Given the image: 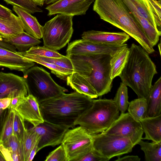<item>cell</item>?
I'll return each mask as SVG.
<instances>
[{"mask_svg": "<svg viewBox=\"0 0 161 161\" xmlns=\"http://www.w3.org/2000/svg\"><path fill=\"white\" fill-rule=\"evenodd\" d=\"M93 99L76 91L39 102L45 120L69 129L92 105Z\"/></svg>", "mask_w": 161, "mask_h": 161, "instance_id": "obj_1", "label": "cell"}, {"mask_svg": "<svg viewBox=\"0 0 161 161\" xmlns=\"http://www.w3.org/2000/svg\"><path fill=\"white\" fill-rule=\"evenodd\" d=\"M157 73L156 66L149 53L140 45L132 43L125 65L119 76L122 82L131 88L138 97L146 98Z\"/></svg>", "mask_w": 161, "mask_h": 161, "instance_id": "obj_2", "label": "cell"}, {"mask_svg": "<svg viewBox=\"0 0 161 161\" xmlns=\"http://www.w3.org/2000/svg\"><path fill=\"white\" fill-rule=\"evenodd\" d=\"M93 9L101 19L135 39L149 54L154 52L153 46L122 0H95Z\"/></svg>", "mask_w": 161, "mask_h": 161, "instance_id": "obj_3", "label": "cell"}, {"mask_svg": "<svg viewBox=\"0 0 161 161\" xmlns=\"http://www.w3.org/2000/svg\"><path fill=\"white\" fill-rule=\"evenodd\" d=\"M119 111L113 99H93L92 106L77 119L79 125L91 135L103 132L118 118Z\"/></svg>", "mask_w": 161, "mask_h": 161, "instance_id": "obj_4", "label": "cell"}, {"mask_svg": "<svg viewBox=\"0 0 161 161\" xmlns=\"http://www.w3.org/2000/svg\"><path fill=\"white\" fill-rule=\"evenodd\" d=\"M28 94L35 97L39 102L57 96L68 92L56 83L50 74L41 67L33 66L23 73Z\"/></svg>", "mask_w": 161, "mask_h": 161, "instance_id": "obj_5", "label": "cell"}, {"mask_svg": "<svg viewBox=\"0 0 161 161\" xmlns=\"http://www.w3.org/2000/svg\"><path fill=\"white\" fill-rule=\"evenodd\" d=\"M73 17L59 14L47 22L42 28L44 46L55 51L64 47L73 32Z\"/></svg>", "mask_w": 161, "mask_h": 161, "instance_id": "obj_6", "label": "cell"}, {"mask_svg": "<svg viewBox=\"0 0 161 161\" xmlns=\"http://www.w3.org/2000/svg\"><path fill=\"white\" fill-rule=\"evenodd\" d=\"M93 135L79 126L68 129L61 144L64 148L67 161H77L92 148Z\"/></svg>", "mask_w": 161, "mask_h": 161, "instance_id": "obj_7", "label": "cell"}, {"mask_svg": "<svg viewBox=\"0 0 161 161\" xmlns=\"http://www.w3.org/2000/svg\"><path fill=\"white\" fill-rule=\"evenodd\" d=\"M111 57L107 54L95 55L91 74L88 76L84 77L94 89L98 97L109 92L112 87L113 80L110 78Z\"/></svg>", "mask_w": 161, "mask_h": 161, "instance_id": "obj_8", "label": "cell"}, {"mask_svg": "<svg viewBox=\"0 0 161 161\" xmlns=\"http://www.w3.org/2000/svg\"><path fill=\"white\" fill-rule=\"evenodd\" d=\"M135 146L129 139L103 132L93 135V147L109 159L131 152Z\"/></svg>", "mask_w": 161, "mask_h": 161, "instance_id": "obj_9", "label": "cell"}, {"mask_svg": "<svg viewBox=\"0 0 161 161\" xmlns=\"http://www.w3.org/2000/svg\"><path fill=\"white\" fill-rule=\"evenodd\" d=\"M103 132L128 139L134 146L142 139L143 133L140 122L135 120L128 112L121 113L111 125Z\"/></svg>", "mask_w": 161, "mask_h": 161, "instance_id": "obj_10", "label": "cell"}, {"mask_svg": "<svg viewBox=\"0 0 161 161\" xmlns=\"http://www.w3.org/2000/svg\"><path fill=\"white\" fill-rule=\"evenodd\" d=\"M127 46V45L125 43L120 45H103L82 39L68 44L66 55L107 54L112 56L121 49Z\"/></svg>", "mask_w": 161, "mask_h": 161, "instance_id": "obj_11", "label": "cell"}, {"mask_svg": "<svg viewBox=\"0 0 161 161\" xmlns=\"http://www.w3.org/2000/svg\"><path fill=\"white\" fill-rule=\"evenodd\" d=\"M32 128L40 136L38 152L46 147H54L61 144L65 133L69 129L45 120Z\"/></svg>", "mask_w": 161, "mask_h": 161, "instance_id": "obj_12", "label": "cell"}, {"mask_svg": "<svg viewBox=\"0 0 161 161\" xmlns=\"http://www.w3.org/2000/svg\"><path fill=\"white\" fill-rule=\"evenodd\" d=\"M28 95V87L23 77L12 73L0 72V98L12 99Z\"/></svg>", "mask_w": 161, "mask_h": 161, "instance_id": "obj_13", "label": "cell"}, {"mask_svg": "<svg viewBox=\"0 0 161 161\" xmlns=\"http://www.w3.org/2000/svg\"><path fill=\"white\" fill-rule=\"evenodd\" d=\"M95 0H60L45 8L48 16L57 14L70 16L85 14Z\"/></svg>", "mask_w": 161, "mask_h": 161, "instance_id": "obj_14", "label": "cell"}, {"mask_svg": "<svg viewBox=\"0 0 161 161\" xmlns=\"http://www.w3.org/2000/svg\"><path fill=\"white\" fill-rule=\"evenodd\" d=\"M24 119L35 126L44 120L40 110L39 101L33 95L29 94L24 97L15 110Z\"/></svg>", "mask_w": 161, "mask_h": 161, "instance_id": "obj_15", "label": "cell"}, {"mask_svg": "<svg viewBox=\"0 0 161 161\" xmlns=\"http://www.w3.org/2000/svg\"><path fill=\"white\" fill-rule=\"evenodd\" d=\"M81 38L94 43L108 45L125 43L130 36L125 32H109L92 30L84 32Z\"/></svg>", "mask_w": 161, "mask_h": 161, "instance_id": "obj_16", "label": "cell"}, {"mask_svg": "<svg viewBox=\"0 0 161 161\" xmlns=\"http://www.w3.org/2000/svg\"><path fill=\"white\" fill-rule=\"evenodd\" d=\"M35 64L34 62L19 55L17 51L13 52L0 47V66L24 73Z\"/></svg>", "mask_w": 161, "mask_h": 161, "instance_id": "obj_17", "label": "cell"}, {"mask_svg": "<svg viewBox=\"0 0 161 161\" xmlns=\"http://www.w3.org/2000/svg\"><path fill=\"white\" fill-rule=\"evenodd\" d=\"M13 10L18 15L23 24L24 30L39 39L42 38V28L36 17L21 8L13 6Z\"/></svg>", "mask_w": 161, "mask_h": 161, "instance_id": "obj_18", "label": "cell"}, {"mask_svg": "<svg viewBox=\"0 0 161 161\" xmlns=\"http://www.w3.org/2000/svg\"><path fill=\"white\" fill-rule=\"evenodd\" d=\"M67 84L76 92L92 98L98 97L97 93L88 80L77 72H74L67 79Z\"/></svg>", "mask_w": 161, "mask_h": 161, "instance_id": "obj_19", "label": "cell"}, {"mask_svg": "<svg viewBox=\"0 0 161 161\" xmlns=\"http://www.w3.org/2000/svg\"><path fill=\"white\" fill-rule=\"evenodd\" d=\"M147 100L146 117H154L161 114V77L152 85L146 98Z\"/></svg>", "mask_w": 161, "mask_h": 161, "instance_id": "obj_20", "label": "cell"}, {"mask_svg": "<svg viewBox=\"0 0 161 161\" xmlns=\"http://www.w3.org/2000/svg\"><path fill=\"white\" fill-rule=\"evenodd\" d=\"M140 122L145 134L142 139L161 142V114L154 117H146Z\"/></svg>", "mask_w": 161, "mask_h": 161, "instance_id": "obj_21", "label": "cell"}, {"mask_svg": "<svg viewBox=\"0 0 161 161\" xmlns=\"http://www.w3.org/2000/svg\"><path fill=\"white\" fill-rule=\"evenodd\" d=\"M131 12H135L147 19L158 29L151 9V3L153 0H122Z\"/></svg>", "mask_w": 161, "mask_h": 161, "instance_id": "obj_22", "label": "cell"}, {"mask_svg": "<svg viewBox=\"0 0 161 161\" xmlns=\"http://www.w3.org/2000/svg\"><path fill=\"white\" fill-rule=\"evenodd\" d=\"M96 55H68L66 56L70 60L74 72L84 77L90 76L93 68V61Z\"/></svg>", "mask_w": 161, "mask_h": 161, "instance_id": "obj_23", "label": "cell"}, {"mask_svg": "<svg viewBox=\"0 0 161 161\" xmlns=\"http://www.w3.org/2000/svg\"><path fill=\"white\" fill-rule=\"evenodd\" d=\"M24 31L22 22L14 14L8 19L0 17V36L4 39L14 36Z\"/></svg>", "mask_w": 161, "mask_h": 161, "instance_id": "obj_24", "label": "cell"}, {"mask_svg": "<svg viewBox=\"0 0 161 161\" xmlns=\"http://www.w3.org/2000/svg\"><path fill=\"white\" fill-rule=\"evenodd\" d=\"M4 40L15 47L18 52H25L31 47L41 42L39 39L24 31L14 36Z\"/></svg>", "mask_w": 161, "mask_h": 161, "instance_id": "obj_25", "label": "cell"}, {"mask_svg": "<svg viewBox=\"0 0 161 161\" xmlns=\"http://www.w3.org/2000/svg\"><path fill=\"white\" fill-rule=\"evenodd\" d=\"M129 53L128 46L123 48L111 56L110 60L111 79L119 76L125 67Z\"/></svg>", "mask_w": 161, "mask_h": 161, "instance_id": "obj_26", "label": "cell"}, {"mask_svg": "<svg viewBox=\"0 0 161 161\" xmlns=\"http://www.w3.org/2000/svg\"><path fill=\"white\" fill-rule=\"evenodd\" d=\"M17 53L19 55L27 59L48 68L51 70L52 73L58 77L64 80H66L68 76L73 71L72 70L64 68L55 64L44 61L35 55L26 53L24 52H20L18 51Z\"/></svg>", "mask_w": 161, "mask_h": 161, "instance_id": "obj_27", "label": "cell"}, {"mask_svg": "<svg viewBox=\"0 0 161 161\" xmlns=\"http://www.w3.org/2000/svg\"><path fill=\"white\" fill-rule=\"evenodd\" d=\"M145 35L154 47L158 43L161 31L155 27L146 19L135 12H131Z\"/></svg>", "mask_w": 161, "mask_h": 161, "instance_id": "obj_28", "label": "cell"}, {"mask_svg": "<svg viewBox=\"0 0 161 161\" xmlns=\"http://www.w3.org/2000/svg\"><path fill=\"white\" fill-rule=\"evenodd\" d=\"M144 152L146 161H161V142H149L141 140L138 143Z\"/></svg>", "mask_w": 161, "mask_h": 161, "instance_id": "obj_29", "label": "cell"}, {"mask_svg": "<svg viewBox=\"0 0 161 161\" xmlns=\"http://www.w3.org/2000/svg\"><path fill=\"white\" fill-rule=\"evenodd\" d=\"M128 113L136 121L140 122L146 117L147 100L145 98H138L129 102Z\"/></svg>", "mask_w": 161, "mask_h": 161, "instance_id": "obj_30", "label": "cell"}, {"mask_svg": "<svg viewBox=\"0 0 161 161\" xmlns=\"http://www.w3.org/2000/svg\"><path fill=\"white\" fill-rule=\"evenodd\" d=\"M121 113H124L127 109L129 102L127 86L121 82L113 99Z\"/></svg>", "mask_w": 161, "mask_h": 161, "instance_id": "obj_31", "label": "cell"}, {"mask_svg": "<svg viewBox=\"0 0 161 161\" xmlns=\"http://www.w3.org/2000/svg\"><path fill=\"white\" fill-rule=\"evenodd\" d=\"M40 137L32 128L27 130L23 144L24 161H28L30 153Z\"/></svg>", "mask_w": 161, "mask_h": 161, "instance_id": "obj_32", "label": "cell"}, {"mask_svg": "<svg viewBox=\"0 0 161 161\" xmlns=\"http://www.w3.org/2000/svg\"><path fill=\"white\" fill-rule=\"evenodd\" d=\"M27 130L25 125L24 119L14 110L13 134L17 137L23 146Z\"/></svg>", "mask_w": 161, "mask_h": 161, "instance_id": "obj_33", "label": "cell"}, {"mask_svg": "<svg viewBox=\"0 0 161 161\" xmlns=\"http://www.w3.org/2000/svg\"><path fill=\"white\" fill-rule=\"evenodd\" d=\"M7 4L19 7L30 14L42 12L43 11L32 0H3Z\"/></svg>", "mask_w": 161, "mask_h": 161, "instance_id": "obj_34", "label": "cell"}, {"mask_svg": "<svg viewBox=\"0 0 161 161\" xmlns=\"http://www.w3.org/2000/svg\"><path fill=\"white\" fill-rule=\"evenodd\" d=\"M24 52L29 54L48 58H59L64 56L59 53L57 51L50 49L44 46H33Z\"/></svg>", "mask_w": 161, "mask_h": 161, "instance_id": "obj_35", "label": "cell"}, {"mask_svg": "<svg viewBox=\"0 0 161 161\" xmlns=\"http://www.w3.org/2000/svg\"><path fill=\"white\" fill-rule=\"evenodd\" d=\"M1 144L8 149L10 153H17L21 161H24L23 146L14 134L8 137Z\"/></svg>", "mask_w": 161, "mask_h": 161, "instance_id": "obj_36", "label": "cell"}, {"mask_svg": "<svg viewBox=\"0 0 161 161\" xmlns=\"http://www.w3.org/2000/svg\"><path fill=\"white\" fill-rule=\"evenodd\" d=\"M37 57L45 62L55 64L61 67L71 70H73L71 62L66 56L61 58H53L42 57L35 55Z\"/></svg>", "mask_w": 161, "mask_h": 161, "instance_id": "obj_37", "label": "cell"}, {"mask_svg": "<svg viewBox=\"0 0 161 161\" xmlns=\"http://www.w3.org/2000/svg\"><path fill=\"white\" fill-rule=\"evenodd\" d=\"M45 161H67L66 153L62 144L51 152Z\"/></svg>", "mask_w": 161, "mask_h": 161, "instance_id": "obj_38", "label": "cell"}, {"mask_svg": "<svg viewBox=\"0 0 161 161\" xmlns=\"http://www.w3.org/2000/svg\"><path fill=\"white\" fill-rule=\"evenodd\" d=\"M14 110H10L5 123L0 143H2L13 134V122Z\"/></svg>", "mask_w": 161, "mask_h": 161, "instance_id": "obj_39", "label": "cell"}, {"mask_svg": "<svg viewBox=\"0 0 161 161\" xmlns=\"http://www.w3.org/2000/svg\"><path fill=\"white\" fill-rule=\"evenodd\" d=\"M109 159L93 147L77 161H108Z\"/></svg>", "mask_w": 161, "mask_h": 161, "instance_id": "obj_40", "label": "cell"}, {"mask_svg": "<svg viewBox=\"0 0 161 161\" xmlns=\"http://www.w3.org/2000/svg\"><path fill=\"white\" fill-rule=\"evenodd\" d=\"M10 110L8 108L0 109V143L4 127Z\"/></svg>", "mask_w": 161, "mask_h": 161, "instance_id": "obj_41", "label": "cell"}, {"mask_svg": "<svg viewBox=\"0 0 161 161\" xmlns=\"http://www.w3.org/2000/svg\"><path fill=\"white\" fill-rule=\"evenodd\" d=\"M14 14L10 9L0 4V17L8 19Z\"/></svg>", "mask_w": 161, "mask_h": 161, "instance_id": "obj_42", "label": "cell"}, {"mask_svg": "<svg viewBox=\"0 0 161 161\" xmlns=\"http://www.w3.org/2000/svg\"><path fill=\"white\" fill-rule=\"evenodd\" d=\"M25 97L19 96L12 98L8 108L10 110H15Z\"/></svg>", "mask_w": 161, "mask_h": 161, "instance_id": "obj_43", "label": "cell"}, {"mask_svg": "<svg viewBox=\"0 0 161 161\" xmlns=\"http://www.w3.org/2000/svg\"><path fill=\"white\" fill-rule=\"evenodd\" d=\"M0 47L13 52H17L15 47L5 42L1 36H0Z\"/></svg>", "mask_w": 161, "mask_h": 161, "instance_id": "obj_44", "label": "cell"}, {"mask_svg": "<svg viewBox=\"0 0 161 161\" xmlns=\"http://www.w3.org/2000/svg\"><path fill=\"white\" fill-rule=\"evenodd\" d=\"M0 150L6 161H13L10 151L1 143H0Z\"/></svg>", "mask_w": 161, "mask_h": 161, "instance_id": "obj_45", "label": "cell"}, {"mask_svg": "<svg viewBox=\"0 0 161 161\" xmlns=\"http://www.w3.org/2000/svg\"><path fill=\"white\" fill-rule=\"evenodd\" d=\"M141 158L137 156L128 155L122 157L118 156L115 161H140Z\"/></svg>", "mask_w": 161, "mask_h": 161, "instance_id": "obj_46", "label": "cell"}, {"mask_svg": "<svg viewBox=\"0 0 161 161\" xmlns=\"http://www.w3.org/2000/svg\"><path fill=\"white\" fill-rule=\"evenodd\" d=\"M11 99L8 97L0 98V109H5L8 108Z\"/></svg>", "mask_w": 161, "mask_h": 161, "instance_id": "obj_47", "label": "cell"}, {"mask_svg": "<svg viewBox=\"0 0 161 161\" xmlns=\"http://www.w3.org/2000/svg\"><path fill=\"white\" fill-rule=\"evenodd\" d=\"M39 141L36 142L31 150L29 155L28 161H31L33 159L36 153L38 152L37 146Z\"/></svg>", "mask_w": 161, "mask_h": 161, "instance_id": "obj_48", "label": "cell"}, {"mask_svg": "<svg viewBox=\"0 0 161 161\" xmlns=\"http://www.w3.org/2000/svg\"><path fill=\"white\" fill-rule=\"evenodd\" d=\"M11 156L14 161H21V158L19 154L16 153L11 152L10 153Z\"/></svg>", "mask_w": 161, "mask_h": 161, "instance_id": "obj_49", "label": "cell"}, {"mask_svg": "<svg viewBox=\"0 0 161 161\" xmlns=\"http://www.w3.org/2000/svg\"><path fill=\"white\" fill-rule=\"evenodd\" d=\"M35 2L38 6H42L45 2V0H32Z\"/></svg>", "mask_w": 161, "mask_h": 161, "instance_id": "obj_50", "label": "cell"}, {"mask_svg": "<svg viewBox=\"0 0 161 161\" xmlns=\"http://www.w3.org/2000/svg\"><path fill=\"white\" fill-rule=\"evenodd\" d=\"M60 0H45V3L47 4H52L56 3Z\"/></svg>", "mask_w": 161, "mask_h": 161, "instance_id": "obj_51", "label": "cell"}, {"mask_svg": "<svg viewBox=\"0 0 161 161\" xmlns=\"http://www.w3.org/2000/svg\"><path fill=\"white\" fill-rule=\"evenodd\" d=\"M0 161H6V160L0 150Z\"/></svg>", "mask_w": 161, "mask_h": 161, "instance_id": "obj_52", "label": "cell"}, {"mask_svg": "<svg viewBox=\"0 0 161 161\" xmlns=\"http://www.w3.org/2000/svg\"><path fill=\"white\" fill-rule=\"evenodd\" d=\"M158 49L159 50V52L160 53V55H161V50H160V48H161V43L160 42L159 43V44L158 45Z\"/></svg>", "mask_w": 161, "mask_h": 161, "instance_id": "obj_53", "label": "cell"}, {"mask_svg": "<svg viewBox=\"0 0 161 161\" xmlns=\"http://www.w3.org/2000/svg\"></svg>", "mask_w": 161, "mask_h": 161, "instance_id": "obj_54", "label": "cell"}]
</instances>
